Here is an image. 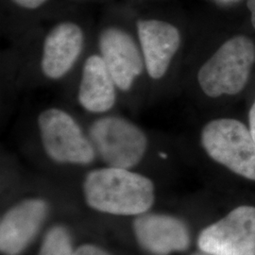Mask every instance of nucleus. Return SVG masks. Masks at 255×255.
Here are the masks:
<instances>
[{"label": "nucleus", "instance_id": "1a4fd4ad", "mask_svg": "<svg viewBox=\"0 0 255 255\" xmlns=\"http://www.w3.org/2000/svg\"><path fill=\"white\" fill-rule=\"evenodd\" d=\"M48 212L42 199H28L13 206L0 222V250L5 255H21L36 237Z\"/></svg>", "mask_w": 255, "mask_h": 255}, {"label": "nucleus", "instance_id": "f8f14e48", "mask_svg": "<svg viewBox=\"0 0 255 255\" xmlns=\"http://www.w3.org/2000/svg\"><path fill=\"white\" fill-rule=\"evenodd\" d=\"M117 87L101 56H90L83 66L79 89L78 99L82 107L97 114L109 111L116 102Z\"/></svg>", "mask_w": 255, "mask_h": 255}, {"label": "nucleus", "instance_id": "2eb2a0df", "mask_svg": "<svg viewBox=\"0 0 255 255\" xmlns=\"http://www.w3.org/2000/svg\"><path fill=\"white\" fill-rule=\"evenodd\" d=\"M19 6L26 9H37L42 6L46 0H12Z\"/></svg>", "mask_w": 255, "mask_h": 255}, {"label": "nucleus", "instance_id": "423d86ee", "mask_svg": "<svg viewBox=\"0 0 255 255\" xmlns=\"http://www.w3.org/2000/svg\"><path fill=\"white\" fill-rule=\"evenodd\" d=\"M198 246L216 255H255V206H238L203 229Z\"/></svg>", "mask_w": 255, "mask_h": 255}, {"label": "nucleus", "instance_id": "6e6552de", "mask_svg": "<svg viewBox=\"0 0 255 255\" xmlns=\"http://www.w3.org/2000/svg\"><path fill=\"white\" fill-rule=\"evenodd\" d=\"M101 57L118 88L128 91L144 69V58L133 38L126 31L109 27L100 35Z\"/></svg>", "mask_w": 255, "mask_h": 255}, {"label": "nucleus", "instance_id": "dca6fc26", "mask_svg": "<svg viewBox=\"0 0 255 255\" xmlns=\"http://www.w3.org/2000/svg\"><path fill=\"white\" fill-rule=\"evenodd\" d=\"M249 121H250V131L255 142V101L249 114Z\"/></svg>", "mask_w": 255, "mask_h": 255}, {"label": "nucleus", "instance_id": "f03ea898", "mask_svg": "<svg viewBox=\"0 0 255 255\" xmlns=\"http://www.w3.org/2000/svg\"><path fill=\"white\" fill-rule=\"evenodd\" d=\"M255 62V46L246 36L234 37L201 66L198 81L210 98L237 95L246 86Z\"/></svg>", "mask_w": 255, "mask_h": 255}, {"label": "nucleus", "instance_id": "a211bd4d", "mask_svg": "<svg viewBox=\"0 0 255 255\" xmlns=\"http://www.w3.org/2000/svg\"><path fill=\"white\" fill-rule=\"evenodd\" d=\"M191 255H216V254H210V253H205V252H202V251H200V252H198V253H195V254H193Z\"/></svg>", "mask_w": 255, "mask_h": 255}, {"label": "nucleus", "instance_id": "0eeeda50", "mask_svg": "<svg viewBox=\"0 0 255 255\" xmlns=\"http://www.w3.org/2000/svg\"><path fill=\"white\" fill-rule=\"evenodd\" d=\"M139 245L154 255H168L188 250L191 243L188 226L173 216L141 214L133 221Z\"/></svg>", "mask_w": 255, "mask_h": 255}, {"label": "nucleus", "instance_id": "ddd939ff", "mask_svg": "<svg viewBox=\"0 0 255 255\" xmlns=\"http://www.w3.org/2000/svg\"><path fill=\"white\" fill-rule=\"evenodd\" d=\"M73 249L68 231L54 226L46 233L38 255H72Z\"/></svg>", "mask_w": 255, "mask_h": 255}, {"label": "nucleus", "instance_id": "7ed1b4c3", "mask_svg": "<svg viewBox=\"0 0 255 255\" xmlns=\"http://www.w3.org/2000/svg\"><path fill=\"white\" fill-rule=\"evenodd\" d=\"M201 145L210 157L232 172L255 181V142L237 119L210 121L201 131Z\"/></svg>", "mask_w": 255, "mask_h": 255}, {"label": "nucleus", "instance_id": "39448f33", "mask_svg": "<svg viewBox=\"0 0 255 255\" xmlns=\"http://www.w3.org/2000/svg\"><path fill=\"white\" fill-rule=\"evenodd\" d=\"M38 126L44 149L54 162L88 164L94 161L96 150L90 139L68 113L46 110L38 118Z\"/></svg>", "mask_w": 255, "mask_h": 255}, {"label": "nucleus", "instance_id": "f257e3e1", "mask_svg": "<svg viewBox=\"0 0 255 255\" xmlns=\"http://www.w3.org/2000/svg\"><path fill=\"white\" fill-rule=\"evenodd\" d=\"M84 197L93 209L118 216H138L154 202V185L148 178L128 169L105 167L87 174Z\"/></svg>", "mask_w": 255, "mask_h": 255}, {"label": "nucleus", "instance_id": "9d476101", "mask_svg": "<svg viewBox=\"0 0 255 255\" xmlns=\"http://www.w3.org/2000/svg\"><path fill=\"white\" fill-rule=\"evenodd\" d=\"M137 31L147 73L154 80L163 78L181 44L178 28L164 21L141 20Z\"/></svg>", "mask_w": 255, "mask_h": 255}, {"label": "nucleus", "instance_id": "f3484780", "mask_svg": "<svg viewBox=\"0 0 255 255\" xmlns=\"http://www.w3.org/2000/svg\"><path fill=\"white\" fill-rule=\"evenodd\" d=\"M248 8L251 10L252 13V23L255 28V0H249L248 1Z\"/></svg>", "mask_w": 255, "mask_h": 255}, {"label": "nucleus", "instance_id": "20e7f679", "mask_svg": "<svg viewBox=\"0 0 255 255\" xmlns=\"http://www.w3.org/2000/svg\"><path fill=\"white\" fill-rule=\"evenodd\" d=\"M89 139L105 164L124 169L139 164L147 147L144 131L134 123L119 117L96 120L89 129Z\"/></svg>", "mask_w": 255, "mask_h": 255}, {"label": "nucleus", "instance_id": "4468645a", "mask_svg": "<svg viewBox=\"0 0 255 255\" xmlns=\"http://www.w3.org/2000/svg\"><path fill=\"white\" fill-rule=\"evenodd\" d=\"M72 255H111L105 250L92 244H85L74 251Z\"/></svg>", "mask_w": 255, "mask_h": 255}, {"label": "nucleus", "instance_id": "9b49d317", "mask_svg": "<svg viewBox=\"0 0 255 255\" xmlns=\"http://www.w3.org/2000/svg\"><path fill=\"white\" fill-rule=\"evenodd\" d=\"M83 33L78 25L65 22L46 35L42 56V70L51 80H58L73 67L83 46Z\"/></svg>", "mask_w": 255, "mask_h": 255}]
</instances>
